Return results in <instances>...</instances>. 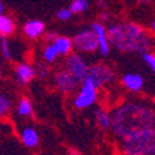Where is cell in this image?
<instances>
[{
	"label": "cell",
	"instance_id": "7c38bea8",
	"mask_svg": "<svg viewBox=\"0 0 155 155\" xmlns=\"http://www.w3.org/2000/svg\"><path fill=\"white\" fill-rule=\"evenodd\" d=\"M43 28H45V25H43L42 21H39V20H31L24 27V32L29 38H38L43 32Z\"/></svg>",
	"mask_w": 155,
	"mask_h": 155
},
{
	"label": "cell",
	"instance_id": "e0dca14e",
	"mask_svg": "<svg viewBox=\"0 0 155 155\" xmlns=\"http://www.w3.org/2000/svg\"><path fill=\"white\" fill-rule=\"evenodd\" d=\"M17 112L20 116H31L32 115V105L28 99H21L20 104H18V108H17Z\"/></svg>",
	"mask_w": 155,
	"mask_h": 155
},
{
	"label": "cell",
	"instance_id": "52a82bcc",
	"mask_svg": "<svg viewBox=\"0 0 155 155\" xmlns=\"http://www.w3.org/2000/svg\"><path fill=\"white\" fill-rule=\"evenodd\" d=\"M88 78L92 81V83L97 85V88L108 84L109 81L113 80V71L109 69L108 66L104 64H97L94 67L90 69V73H88Z\"/></svg>",
	"mask_w": 155,
	"mask_h": 155
},
{
	"label": "cell",
	"instance_id": "7a4b0ae2",
	"mask_svg": "<svg viewBox=\"0 0 155 155\" xmlns=\"http://www.w3.org/2000/svg\"><path fill=\"white\" fill-rule=\"evenodd\" d=\"M110 45L122 52L145 53L151 48V36L143 27L134 22L113 24L108 28Z\"/></svg>",
	"mask_w": 155,
	"mask_h": 155
},
{
	"label": "cell",
	"instance_id": "2e32d148",
	"mask_svg": "<svg viewBox=\"0 0 155 155\" xmlns=\"http://www.w3.org/2000/svg\"><path fill=\"white\" fill-rule=\"evenodd\" d=\"M13 31H14V22H13V20H11L10 17H7V15H0V34L3 36L6 35H10V34H13Z\"/></svg>",
	"mask_w": 155,
	"mask_h": 155
},
{
	"label": "cell",
	"instance_id": "3957f363",
	"mask_svg": "<svg viewBox=\"0 0 155 155\" xmlns=\"http://www.w3.org/2000/svg\"><path fill=\"white\" fill-rule=\"evenodd\" d=\"M122 150L126 155H155V127L140 130L123 138Z\"/></svg>",
	"mask_w": 155,
	"mask_h": 155
},
{
	"label": "cell",
	"instance_id": "277c9868",
	"mask_svg": "<svg viewBox=\"0 0 155 155\" xmlns=\"http://www.w3.org/2000/svg\"><path fill=\"white\" fill-rule=\"evenodd\" d=\"M97 85L87 77L83 81V87H81L78 95L74 99V106L78 109H85L90 108L91 105H94L97 101Z\"/></svg>",
	"mask_w": 155,
	"mask_h": 155
},
{
	"label": "cell",
	"instance_id": "7402d4cb",
	"mask_svg": "<svg viewBox=\"0 0 155 155\" xmlns=\"http://www.w3.org/2000/svg\"><path fill=\"white\" fill-rule=\"evenodd\" d=\"M0 51H2V54H3L6 59H8L11 56L10 45H8V41L6 39V38H2V41H0Z\"/></svg>",
	"mask_w": 155,
	"mask_h": 155
},
{
	"label": "cell",
	"instance_id": "484cf974",
	"mask_svg": "<svg viewBox=\"0 0 155 155\" xmlns=\"http://www.w3.org/2000/svg\"><path fill=\"white\" fill-rule=\"evenodd\" d=\"M99 20H101V21H106V20H109V15L106 14V13H104V14L99 17Z\"/></svg>",
	"mask_w": 155,
	"mask_h": 155
},
{
	"label": "cell",
	"instance_id": "d6986e66",
	"mask_svg": "<svg viewBox=\"0 0 155 155\" xmlns=\"http://www.w3.org/2000/svg\"><path fill=\"white\" fill-rule=\"evenodd\" d=\"M90 3H88V0H73L71 6H70V10L73 13H83L88 8Z\"/></svg>",
	"mask_w": 155,
	"mask_h": 155
},
{
	"label": "cell",
	"instance_id": "5b68a950",
	"mask_svg": "<svg viewBox=\"0 0 155 155\" xmlns=\"http://www.w3.org/2000/svg\"><path fill=\"white\" fill-rule=\"evenodd\" d=\"M73 46L80 52H94L99 48L98 36L92 29L81 31L73 38Z\"/></svg>",
	"mask_w": 155,
	"mask_h": 155
},
{
	"label": "cell",
	"instance_id": "ba28073f",
	"mask_svg": "<svg viewBox=\"0 0 155 155\" xmlns=\"http://www.w3.org/2000/svg\"><path fill=\"white\" fill-rule=\"evenodd\" d=\"M54 85L63 92H70L76 88L77 80L69 70H61V71L56 73V76H54Z\"/></svg>",
	"mask_w": 155,
	"mask_h": 155
},
{
	"label": "cell",
	"instance_id": "5bb4252c",
	"mask_svg": "<svg viewBox=\"0 0 155 155\" xmlns=\"http://www.w3.org/2000/svg\"><path fill=\"white\" fill-rule=\"evenodd\" d=\"M21 140L24 143V145L27 147H35L38 144V141H39V136L36 133V130H34L32 127H27L21 131Z\"/></svg>",
	"mask_w": 155,
	"mask_h": 155
},
{
	"label": "cell",
	"instance_id": "603a6c76",
	"mask_svg": "<svg viewBox=\"0 0 155 155\" xmlns=\"http://www.w3.org/2000/svg\"><path fill=\"white\" fill-rule=\"evenodd\" d=\"M71 14H73V11L70 8H60L58 11V18L61 20V21H67V20H70Z\"/></svg>",
	"mask_w": 155,
	"mask_h": 155
},
{
	"label": "cell",
	"instance_id": "cb8c5ba5",
	"mask_svg": "<svg viewBox=\"0 0 155 155\" xmlns=\"http://www.w3.org/2000/svg\"><path fill=\"white\" fill-rule=\"evenodd\" d=\"M38 74H39V77H42V78H45V77L48 76V67H46V66L41 64L39 67H38Z\"/></svg>",
	"mask_w": 155,
	"mask_h": 155
},
{
	"label": "cell",
	"instance_id": "ffe728a7",
	"mask_svg": "<svg viewBox=\"0 0 155 155\" xmlns=\"http://www.w3.org/2000/svg\"><path fill=\"white\" fill-rule=\"evenodd\" d=\"M143 59H144V61L147 63L148 67L151 69V71L155 73V53L145 52V53H143Z\"/></svg>",
	"mask_w": 155,
	"mask_h": 155
},
{
	"label": "cell",
	"instance_id": "d4e9b609",
	"mask_svg": "<svg viewBox=\"0 0 155 155\" xmlns=\"http://www.w3.org/2000/svg\"><path fill=\"white\" fill-rule=\"evenodd\" d=\"M56 38H58V36L54 35V34H52V32L46 34V39H48V41H54V39H56Z\"/></svg>",
	"mask_w": 155,
	"mask_h": 155
},
{
	"label": "cell",
	"instance_id": "4fadbf2b",
	"mask_svg": "<svg viewBox=\"0 0 155 155\" xmlns=\"http://www.w3.org/2000/svg\"><path fill=\"white\" fill-rule=\"evenodd\" d=\"M52 43L54 45V48H56V51L59 52V54L67 56V54L71 52L73 41L69 39V38H66V36H58Z\"/></svg>",
	"mask_w": 155,
	"mask_h": 155
},
{
	"label": "cell",
	"instance_id": "8fae6325",
	"mask_svg": "<svg viewBox=\"0 0 155 155\" xmlns=\"http://www.w3.org/2000/svg\"><path fill=\"white\" fill-rule=\"evenodd\" d=\"M34 76H35V70H34V67L32 66H29V64H25V63L18 64L17 69H15V77H17L18 83H21V84L29 83V81L34 78Z\"/></svg>",
	"mask_w": 155,
	"mask_h": 155
},
{
	"label": "cell",
	"instance_id": "6da1fadb",
	"mask_svg": "<svg viewBox=\"0 0 155 155\" xmlns=\"http://www.w3.org/2000/svg\"><path fill=\"white\" fill-rule=\"evenodd\" d=\"M155 127V110L143 104L126 102L122 104L115 110L112 116V131L120 137L126 138L127 136L145 129Z\"/></svg>",
	"mask_w": 155,
	"mask_h": 155
},
{
	"label": "cell",
	"instance_id": "f546056e",
	"mask_svg": "<svg viewBox=\"0 0 155 155\" xmlns=\"http://www.w3.org/2000/svg\"><path fill=\"white\" fill-rule=\"evenodd\" d=\"M154 102H155V101H154Z\"/></svg>",
	"mask_w": 155,
	"mask_h": 155
},
{
	"label": "cell",
	"instance_id": "30bf717a",
	"mask_svg": "<svg viewBox=\"0 0 155 155\" xmlns=\"http://www.w3.org/2000/svg\"><path fill=\"white\" fill-rule=\"evenodd\" d=\"M123 85L126 87L127 90L133 91V92H138V91H141L143 87H144V78H143L140 74L129 73V74H124V76H123Z\"/></svg>",
	"mask_w": 155,
	"mask_h": 155
},
{
	"label": "cell",
	"instance_id": "4316f807",
	"mask_svg": "<svg viewBox=\"0 0 155 155\" xmlns=\"http://www.w3.org/2000/svg\"><path fill=\"white\" fill-rule=\"evenodd\" d=\"M151 29H152V31H154V32H155V18H154V20H152V22H151Z\"/></svg>",
	"mask_w": 155,
	"mask_h": 155
},
{
	"label": "cell",
	"instance_id": "9c48e42d",
	"mask_svg": "<svg viewBox=\"0 0 155 155\" xmlns=\"http://www.w3.org/2000/svg\"><path fill=\"white\" fill-rule=\"evenodd\" d=\"M91 29H92L98 36V42H99L98 51L101 52L102 56L108 54L109 51H110V41H109V36H108V29L105 28L101 22H94L92 27H91Z\"/></svg>",
	"mask_w": 155,
	"mask_h": 155
},
{
	"label": "cell",
	"instance_id": "ac0fdd59",
	"mask_svg": "<svg viewBox=\"0 0 155 155\" xmlns=\"http://www.w3.org/2000/svg\"><path fill=\"white\" fill-rule=\"evenodd\" d=\"M58 56H59V52L56 51V48H54L53 43L48 45V46L43 49V58H45L46 61H49V63H52V61L56 60Z\"/></svg>",
	"mask_w": 155,
	"mask_h": 155
},
{
	"label": "cell",
	"instance_id": "8992f818",
	"mask_svg": "<svg viewBox=\"0 0 155 155\" xmlns=\"http://www.w3.org/2000/svg\"><path fill=\"white\" fill-rule=\"evenodd\" d=\"M67 70L71 73L77 81H84L90 73L88 64L80 54H71L67 59Z\"/></svg>",
	"mask_w": 155,
	"mask_h": 155
},
{
	"label": "cell",
	"instance_id": "83f0119b",
	"mask_svg": "<svg viewBox=\"0 0 155 155\" xmlns=\"http://www.w3.org/2000/svg\"><path fill=\"white\" fill-rule=\"evenodd\" d=\"M2 11H3V4H2V2H0V15H2Z\"/></svg>",
	"mask_w": 155,
	"mask_h": 155
},
{
	"label": "cell",
	"instance_id": "f1b7e54d",
	"mask_svg": "<svg viewBox=\"0 0 155 155\" xmlns=\"http://www.w3.org/2000/svg\"><path fill=\"white\" fill-rule=\"evenodd\" d=\"M138 2H141V3H148L150 0H138Z\"/></svg>",
	"mask_w": 155,
	"mask_h": 155
},
{
	"label": "cell",
	"instance_id": "44dd1931",
	"mask_svg": "<svg viewBox=\"0 0 155 155\" xmlns=\"http://www.w3.org/2000/svg\"><path fill=\"white\" fill-rule=\"evenodd\" d=\"M10 109V101H8L7 97L4 95H0V116L6 115Z\"/></svg>",
	"mask_w": 155,
	"mask_h": 155
},
{
	"label": "cell",
	"instance_id": "9a60e30c",
	"mask_svg": "<svg viewBox=\"0 0 155 155\" xmlns=\"http://www.w3.org/2000/svg\"><path fill=\"white\" fill-rule=\"evenodd\" d=\"M95 120H97L98 126L102 127V129L112 127V116L109 115L106 110H104L102 108H98L95 110Z\"/></svg>",
	"mask_w": 155,
	"mask_h": 155
}]
</instances>
